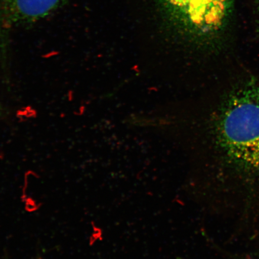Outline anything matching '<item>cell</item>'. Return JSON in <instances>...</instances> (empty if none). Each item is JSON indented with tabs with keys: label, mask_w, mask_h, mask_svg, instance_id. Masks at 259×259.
Masks as SVG:
<instances>
[{
	"label": "cell",
	"mask_w": 259,
	"mask_h": 259,
	"mask_svg": "<svg viewBox=\"0 0 259 259\" xmlns=\"http://www.w3.org/2000/svg\"><path fill=\"white\" fill-rule=\"evenodd\" d=\"M216 139L236 166L259 172V83L249 81L223 102L215 122Z\"/></svg>",
	"instance_id": "cell-1"
},
{
	"label": "cell",
	"mask_w": 259,
	"mask_h": 259,
	"mask_svg": "<svg viewBox=\"0 0 259 259\" xmlns=\"http://www.w3.org/2000/svg\"><path fill=\"white\" fill-rule=\"evenodd\" d=\"M178 32L200 44L221 30L234 0H156Z\"/></svg>",
	"instance_id": "cell-2"
},
{
	"label": "cell",
	"mask_w": 259,
	"mask_h": 259,
	"mask_svg": "<svg viewBox=\"0 0 259 259\" xmlns=\"http://www.w3.org/2000/svg\"><path fill=\"white\" fill-rule=\"evenodd\" d=\"M67 0H0V27L33 24L53 14Z\"/></svg>",
	"instance_id": "cell-3"
},
{
	"label": "cell",
	"mask_w": 259,
	"mask_h": 259,
	"mask_svg": "<svg viewBox=\"0 0 259 259\" xmlns=\"http://www.w3.org/2000/svg\"><path fill=\"white\" fill-rule=\"evenodd\" d=\"M40 254L38 241L32 235L14 236L5 247L6 259H40Z\"/></svg>",
	"instance_id": "cell-4"
},
{
	"label": "cell",
	"mask_w": 259,
	"mask_h": 259,
	"mask_svg": "<svg viewBox=\"0 0 259 259\" xmlns=\"http://www.w3.org/2000/svg\"><path fill=\"white\" fill-rule=\"evenodd\" d=\"M0 111H1V109H0Z\"/></svg>",
	"instance_id": "cell-5"
}]
</instances>
